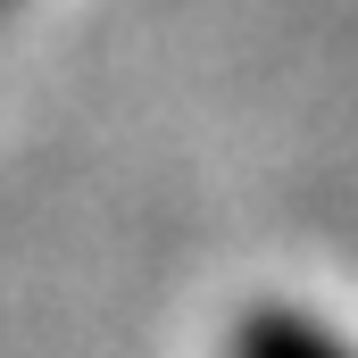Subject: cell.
<instances>
[{"label":"cell","instance_id":"6da1fadb","mask_svg":"<svg viewBox=\"0 0 358 358\" xmlns=\"http://www.w3.org/2000/svg\"><path fill=\"white\" fill-rule=\"evenodd\" d=\"M225 358H358V350L325 325V317H308V308H292V300H259V308L234 317Z\"/></svg>","mask_w":358,"mask_h":358},{"label":"cell","instance_id":"7a4b0ae2","mask_svg":"<svg viewBox=\"0 0 358 358\" xmlns=\"http://www.w3.org/2000/svg\"><path fill=\"white\" fill-rule=\"evenodd\" d=\"M0 8H8V0H0Z\"/></svg>","mask_w":358,"mask_h":358}]
</instances>
